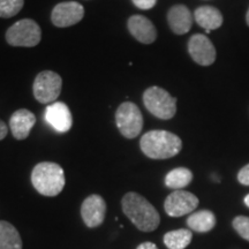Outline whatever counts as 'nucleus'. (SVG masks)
<instances>
[{"instance_id": "obj_1", "label": "nucleus", "mask_w": 249, "mask_h": 249, "mask_svg": "<svg viewBox=\"0 0 249 249\" xmlns=\"http://www.w3.org/2000/svg\"><path fill=\"white\" fill-rule=\"evenodd\" d=\"M123 211L132 223L143 232H151L158 227L160 217L154 205L138 193H127L123 197Z\"/></svg>"}, {"instance_id": "obj_2", "label": "nucleus", "mask_w": 249, "mask_h": 249, "mask_svg": "<svg viewBox=\"0 0 249 249\" xmlns=\"http://www.w3.org/2000/svg\"><path fill=\"white\" fill-rule=\"evenodd\" d=\"M143 154L152 160H167L181 151L182 141L176 134L167 130H150L140 141Z\"/></svg>"}, {"instance_id": "obj_3", "label": "nucleus", "mask_w": 249, "mask_h": 249, "mask_svg": "<svg viewBox=\"0 0 249 249\" xmlns=\"http://www.w3.org/2000/svg\"><path fill=\"white\" fill-rule=\"evenodd\" d=\"M31 182L39 194L57 196L65 187V174L60 165L43 161L34 167Z\"/></svg>"}, {"instance_id": "obj_4", "label": "nucleus", "mask_w": 249, "mask_h": 249, "mask_svg": "<svg viewBox=\"0 0 249 249\" xmlns=\"http://www.w3.org/2000/svg\"><path fill=\"white\" fill-rule=\"evenodd\" d=\"M143 103L152 116L169 120L176 116L177 98L160 87H150L143 93Z\"/></svg>"}, {"instance_id": "obj_5", "label": "nucleus", "mask_w": 249, "mask_h": 249, "mask_svg": "<svg viewBox=\"0 0 249 249\" xmlns=\"http://www.w3.org/2000/svg\"><path fill=\"white\" fill-rule=\"evenodd\" d=\"M42 31L37 22L30 18H23L14 23L6 33V40L12 46L33 48L40 42Z\"/></svg>"}, {"instance_id": "obj_6", "label": "nucleus", "mask_w": 249, "mask_h": 249, "mask_svg": "<svg viewBox=\"0 0 249 249\" xmlns=\"http://www.w3.org/2000/svg\"><path fill=\"white\" fill-rule=\"evenodd\" d=\"M118 129L126 139H134L141 133L143 117L140 108L132 102H124L116 112Z\"/></svg>"}, {"instance_id": "obj_7", "label": "nucleus", "mask_w": 249, "mask_h": 249, "mask_svg": "<svg viewBox=\"0 0 249 249\" xmlns=\"http://www.w3.org/2000/svg\"><path fill=\"white\" fill-rule=\"evenodd\" d=\"M62 88L61 76L55 71H44L36 76L34 95L42 104H49L59 97Z\"/></svg>"}, {"instance_id": "obj_8", "label": "nucleus", "mask_w": 249, "mask_h": 249, "mask_svg": "<svg viewBox=\"0 0 249 249\" xmlns=\"http://www.w3.org/2000/svg\"><path fill=\"white\" fill-rule=\"evenodd\" d=\"M198 205V198L192 193L176 191L167 196L164 202V209L171 217H181L191 213Z\"/></svg>"}, {"instance_id": "obj_9", "label": "nucleus", "mask_w": 249, "mask_h": 249, "mask_svg": "<svg viewBox=\"0 0 249 249\" xmlns=\"http://www.w3.org/2000/svg\"><path fill=\"white\" fill-rule=\"evenodd\" d=\"M188 52L193 60L201 66H210L216 60V49L213 42L202 34H196L191 37Z\"/></svg>"}, {"instance_id": "obj_10", "label": "nucleus", "mask_w": 249, "mask_h": 249, "mask_svg": "<svg viewBox=\"0 0 249 249\" xmlns=\"http://www.w3.org/2000/svg\"><path fill=\"white\" fill-rule=\"evenodd\" d=\"M85 17V8L76 1L60 2L53 8L51 14L52 23L55 27L67 28L80 22Z\"/></svg>"}, {"instance_id": "obj_11", "label": "nucleus", "mask_w": 249, "mask_h": 249, "mask_svg": "<svg viewBox=\"0 0 249 249\" xmlns=\"http://www.w3.org/2000/svg\"><path fill=\"white\" fill-rule=\"evenodd\" d=\"M107 213V203L99 195H90L83 201L81 207V216L83 222L90 229L97 227L104 222Z\"/></svg>"}, {"instance_id": "obj_12", "label": "nucleus", "mask_w": 249, "mask_h": 249, "mask_svg": "<svg viewBox=\"0 0 249 249\" xmlns=\"http://www.w3.org/2000/svg\"><path fill=\"white\" fill-rule=\"evenodd\" d=\"M45 121L58 133H67L71 128L73 118L65 103L55 102L49 105L44 114Z\"/></svg>"}, {"instance_id": "obj_13", "label": "nucleus", "mask_w": 249, "mask_h": 249, "mask_svg": "<svg viewBox=\"0 0 249 249\" xmlns=\"http://www.w3.org/2000/svg\"><path fill=\"white\" fill-rule=\"evenodd\" d=\"M128 30L134 38L143 44H151L157 38V30L154 23L143 15H133L129 18Z\"/></svg>"}, {"instance_id": "obj_14", "label": "nucleus", "mask_w": 249, "mask_h": 249, "mask_svg": "<svg viewBox=\"0 0 249 249\" xmlns=\"http://www.w3.org/2000/svg\"><path fill=\"white\" fill-rule=\"evenodd\" d=\"M36 123V117L33 112L26 108H21L14 112L9 120V128L17 140H24L29 136L30 130L33 129Z\"/></svg>"}, {"instance_id": "obj_15", "label": "nucleus", "mask_w": 249, "mask_h": 249, "mask_svg": "<svg viewBox=\"0 0 249 249\" xmlns=\"http://www.w3.org/2000/svg\"><path fill=\"white\" fill-rule=\"evenodd\" d=\"M167 22L177 35L187 34L193 26V15L185 5H176L167 13Z\"/></svg>"}, {"instance_id": "obj_16", "label": "nucleus", "mask_w": 249, "mask_h": 249, "mask_svg": "<svg viewBox=\"0 0 249 249\" xmlns=\"http://www.w3.org/2000/svg\"><path fill=\"white\" fill-rule=\"evenodd\" d=\"M195 21L198 26L210 33L211 30H216L222 27L223 15L216 7L213 6H201L194 13Z\"/></svg>"}, {"instance_id": "obj_17", "label": "nucleus", "mask_w": 249, "mask_h": 249, "mask_svg": "<svg viewBox=\"0 0 249 249\" xmlns=\"http://www.w3.org/2000/svg\"><path fill=\"white\" fill-rule=\"evenodd\" d=\"M189 229L196 232H209L216 225V217L209 210H201L192 213L187 219Z\"/></svg>"}, {"instance_id": "obj_18", "label": "nucleus", "mask_w": 249, "mask_h": 249, "mask_svg": "<svg viewBox=\"0 0 249 249\" xmlns=\"http://www.w3.org/2000/svg\"><path fill=\"white\" fill-rule=\"evenodd\" d=\"M0 249H22L20 233L5 220H0Z\"/></svg>"}, {"instance_id": "obj_19", "label": "nucleus", "mask_w": 249, "mask_h": 249, "mask_svg": "<svg viewBox=\"0 0 249 249\" xmlns=\"http://www.w3.org/2000/svg\"><path fill=\"white\" fill-rule=\"evenodd\" d=\"M193 180V173L191 170L186 169V167H178L170 171L165 177V185L171 189H180L185 188L188 186Z\"/></svg>"}, {"instance_id": "obj_20", "label": "nucleus", "mask_w": 249, "mask_h": 249, "mask_svg": "<svg viewBox=\"0 0 249 249\" xmlns=\"http://www.w3.org/2000/svg\"><path fill=\"white\" fill-rule=\"evenodd\" d=\"M192 238L193 234L189 230H176L164 235V244L169 249H185L191 244Z\"/></svg>"}, {"instance_id": "obj_21", "label": "nucleus", "mask_w": 249, "mask_h": 249, "mask_svg": "<svg viewBox=\"0 0 249 249\" xmlns=\"http://www.w3.org/2000/svg\"><path fill=\"white\" fill-rule=\"evenodd\" d=\"M23 5L24 0H0V18H13L22 9Z\"/></svg>"}, {"instance_id": "obj_22", "label": "nucleus", "mask_w": 249, "mask_h": 249, "mask_svg": "<svg viewBox=\"0 0 249 249\" xmlns=\"http://www.w3.org/2000/svg\"><path fill=\"white\" fill-rule=\"evenodd\" d=\"M233 227L239 235L242 236L245 240L249 241V217L238 216L233 219Z\"/></svg>"}, {"instance_id": "obj_23", "label": "nucleus", "mask_w": 249, "mask_h": 249, "mask_svg": "<svg viewBox=\"0 0 249 249\" xmlns=\"http://www.w3.org/2000/svg\"><path fill=\"white\" fill-rule=\"evenodd\" d=\"M238 180L239 182L245 186H249V164L242 167L238 173Z\"/></svg>"}, {"instance_id": "obj_24", "label": "nucleus", "mask_w": 249, "mask_h": 249, "mask_svg": "<svg viewBox=\"0 0 249 249\" xmlns=\"http://www.w3.org/2000/svg\"><path fill=\"white\" fill-rule=\"evenodd\" d=\"M132 1L140 9H150L156 5L157 0H132Z\"/></svg>"}, {"instance_id": "obj_25", "label": "nucleus", "mask_w": 249, "mask_h": 249, "mask_svg": "<svg viewBox=\"0 0 249 249\" xmlns=\"http://www.w3.org/2000/svg\"><path fill=\"white\" fill-rule=\"evenodd\" d=\"M7 132H8V128H7V126H6V124L4 123V121L0 120V141L6 138Z\"/></svg>"}, {"instance_id": "obj_26", "label": "nucleus", "mask_w": 249, "mask_h": 249, "mask_svg": "<svg viewBox=\"0 0 249 249\" xmlns=\"http://www.w3.org/2000/svg\"><path fill=\"white\" fill-rule=\"evenodd\" d=\"M136 249H158V248L157 246L152 244V242H143V244L140 245Z\"/></svg>"}, {"instance_id": "obj_27", "label": "nucleus", "mask_w": 249, "mask_h": 249, "mask_svg": "<svg viewBox=\"0 0 249 249\" xmlns=\"http://www.w3.org/2000/svg\"><path fill=\"white\" fill-rule=\"evenodd\" d=\"M245 204L247 205V207L249 208V194H248V195L246 196V197H245Z\"/></svg>"}, {"instance_id": "obj_28", "label": "nucleus", "mask_w": 249, "mask_h": 249, "mask_svg": "<svg viewBox=\"0 0 249 249\" xmlns=\"http://www.w3.org/2000/svg\"><path fill=\"white\" fill-rule=\"evenodd\" d=\"M246 22H247L248 27H249V8H248V11H247V14H246Z\"/></svg>"}]
</instances>
